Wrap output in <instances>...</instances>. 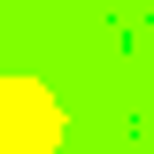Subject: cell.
<instances>
[{
  "label": "cell",
  "instance_id": "cell-1",
  "mask_svg": "<svg viewBox=\"0 0 154 154\" xmlns=\"http://www.w3.org/2000/svg\"><path fill=\"white\" fill-rule=\"evenodd\" d=\"M54 131H62V116L38 85H23V77L0 85V154H46Z\"/></svg>",
  "mask_w": 154,
  "mask_h": 154
}]
</instances>
